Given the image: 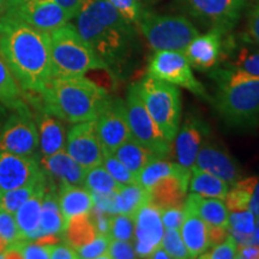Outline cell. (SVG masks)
I'll return each instance as SVG.
<instances>
[{"mask_svg": "<svg viewBox=\"0 0 259 259\" xmlns=\"http://www.w3.org/2000/svg\"><path fill=\"white\" fill-rule=\"evenodd\" d=\"M0 56L25 92L40 95L53 78L50 34L8 14L0 17Z\"/></svg>", "mask_w": 259, "mask_h": 259, "instance_id": "obj_1", "label": "cell"}, {"mask_svg": "<svg viewBox=\"0 0 259 259\" xmlns=\"http://www.w3.org/2000/svg\"><path fill=\"white\" fill-rule=\"evenodd\" d=\"M74 18L79 35L107 69L122 71L132 53L134 24L108 0H84Z\"/></svg>", "mask_w": 259, "mask_h": 259, "instance_id": "obj_2", "label": "cell"}, {"mask_svg": "<svg viewBox=\"0 0 259 259\" xmlns=\"http://www.w3.org/2000/svg\"><path fill=\"white\" fill-rule=\"evenodd\" d=\"M40 96L42 109L72 124L96 120L109 100L105 89L84 76L53 77Z\"/></svg>", "mask_w": 259, "mask_h": 259, "instance_id": "obj_3", "label": "cell"}, {"mask_svg": "<svg viewBox=\"0 0 259 259\" xmlns=\"http://www.w3.org/2000/svg\"><path fill=\"white\" fill-rule=\"evenodd\" d=\"M211 76L218 84L213 105L222 120L235 128L257 127L259 77L228 67L215 70Z\"/></svg>", "mask_w": 259, "mask_h": 259, "instance_id": "obj_4", "label": "cell"}, {"mask_svg": "<svg viewBox=\"0 0 259 259\" xmlns=\"http://www.w3.org/2000/svg\"><path fill=\"white\" fill-rule=\"evenodd\" d=\"M50 36L53 77L84 76L93 70H108L73 24H64Z\"/></svg>", "mask_w": 259, "mask_h": 259, "instance_id": "obj_5", "label": "cell"}, {"mask_svg": "<svg viewBox=\"0 0 259 259\" xmlns=\"http://www.w3.org/2000/svg\"><path fill=\"white\" fill-rule=\"evenodd\" d=\"M151 50L185 52L190 42L198 36L199 30L184 16L160 15L142 11L137 23Z\"/></svg>", "mask_w": 259, "mask_h": 259, "instance_id": "obj_6", "label": "cell"}, {"mask_svg": "<svg viewBox=\"0 0 259 259\" xmlns=\"http://www.w3.org/2000/svg\"><path fill=\"white\" fill-rule=\"evenodd\" d=\"M138 93L151 118L170 143L181 120V95L177 85L145 76L137 83Z\"/></svg>", "mask_w": 259, "mask_h": 259, "instance_id": "obj_7", "label": "cell"}, {"mask_svg": "<svg viewBox=\"0 0 259 259\" xmlns=\"http://www.w3.org/2000/svg\"><path fill=\"white\" fill-rule=\"evenodd\" d=\"M125 103L132 138L143 144L158 157H164L169 154L171 143L164 137L148 112L138 93L137 84L130 87Z\"/></svg>", "mask_w": 259, "mask_h": 259, "instance_id": "obj_8", "label": "cell"}, {"mask_svg": "<svg viewBox=\"0 0 259 259\" xmlns=\"http://www.w3.org/2000/svg\"><path fill=\"white\" fill-rule=\"evenodd\" d=\"M148 76L185 88L194 95L206 97L205 88L194 78L191 65L183 52L157 51L151 57Z\"/></svg>", "mask_w": 259, "mask_h": 259, "instance_id": "obj_9", "label": "cell"}, {"mask_svg": "<svg viewBox=\"0 0 259 259\" xmlns=\"http://www.w3.org/2000/svg\"><path fill=\"white\" fill-rule=\"evenodd\" d=\"M14 111L0 128V151L32 156L38 148L36 121L28 106Z\"/></svg>", "mask_w": 259, "mask_h": 259, "instance_id": "obj_10", "label": "cell"}, {"mask_svg": "<svg viewBox=\"0 0 259 259\" xmlns=\"http://www.w3.org/2000/svg\"><path fill=\"white\" fill-rule=\"evenodd\" d=\"M246 0H185L190 14L209 30L229 34L241 17Z\"/></svg>", "mask_w": 259, "mask_h": 259, "instance_id": "obj_11", "label": "cell"}, {"mask_svg": "<svg viewBox=\"0 0 259 259\" xmlns=\"http://www.w3.org/2000/svg\"><path fill=\"white\" fill-rule=\"evenodd\" d=\"M97 132L103 154H113L116 148L132 138L126 103L120 99H109L96 119Z\"/></svg>", "mask_w": 259, "mask_h": 259, "instance_id": "obj_12", "label": "cell"}, {"mask_svg": "<svg viewBox=\"0 0 259 259\" xmlns=\"http://www.w3.org/2000/svg\"><path fill=\"white\" fill-rule=\"evenodd\" d=\"M65 149L85 169L102 164L103 148L96 120L74 124L66 136Z\"/></svg>", "mask_w": 259, "mask_h": 259, "instance_id": "obj_13", "label": "cell"}, {"mask_svg": "<svg viewBox=\"0 0 259 259\" xmlns=\"http://www.w3.org/2000/svg\"><path fill=\"white\" fill-rule=\"evenodd\" d=\"M5 14L48 34L70 21L66 12L54 0H24L8 9Z\"/></svg>", "mask_w": 259, "mask_h": 259, "instance_id": "obj_14", "label": "cell"}, {"mask_svg": "<svg viewBox=\"0 0 259 259\" xmlns=\"http://www.w3.org/2000/svg\"><path fill=\"white\" fill-rule=\"evenodd\" d=\"M135 231L132 238L135 252L139 258H149L151 252L161 245L164 227L161 211L150 202L142 205L134 215Z\"/></svg>", "mask_w": 259, "mask_h": 259, "instance_id": "obj_15", "label": "cell"}, {"mask_svg": "<svg viewBox=\"0 0 259 259\" xmlns=\"http://www.w3.org/2000/svg\"><path fill=\"white\" fill-rule=\"evenodd\" d=\"M41 173L40 163L34 156L0 151V193L27 185Z\"/></svg>", "mask_w": 259, "mask_h": 259, "instance_id": "obj_16", "label": "cell"}, {"mask_svg": "<svg viewBox=\"0 0 259 259\" xmlns=\"http://www.w3.org/2000/svg\"><path fill=\"white\" fill-rule=\"evenodd\" d=\"M192 167L213 174L228 185H233L241 179V169L238 162L226 149L212 142H203Z\"/></svg>", "mask_w": 259, "mask_h": 259, "instance_id": "obj_17", "label": "cell"}, {"mask_svg": "<svg viewBox=\"0 0 259 259\" xmlns=\"http://www.w3.org/2000/svg\"><path fill=\"white\" fill-rule=\"evenodd\" d=\"M223 67L244 71L259 77V47L244 35L223 40L221 58Z\"/></svg>", "mask_w": 259, "mask_h": 259, "instance_id": "obj_18", "label": "cell"}, {"mask_svg": "<svg viewBox=\"0 0 259 259\" xmlns=\"http://www.w3.org/2000/svg\"><path fill=\"white\" fill-rule=\"evenodd\" d=\"M225 34L219 30H209L198 35L190 42L184 52L191 67L198 70H210L218 65L221 58Z\"/></svg>", "mask_w": 259, "mask_h": 259, "instance_id": "obj_19", "label": "cell"}, {"mask_svg": "<svg viewBox=\"0 0 259 259\" xmlns=\"http://www.w3.org/2000/svg\"><path fill=\"white\" fill-rule=\"evenodd\" d=\"M208 127L196 116H189L176 136V155L178 163L191 169L196 161Z\"/></svg>", "mask_w": 259, "mask_h": 259, "instance_id": "obj_20", "label": "cell"}, {"mask_svg": "<svg viewBox=\"0 0 259 259\" xmlns=\"http://www.w3.org/2000/svg\"><path fill=\"white\" fill-rule=\"evenodd\" d=\"M41 169L59 185L83 186L87 169L77 162L66 150H60L53 155L42 156L38 161Z\"/></svg>", "mask_w": 259, "mask_h": 259, "instance_id": "obj_21", "label": "cell"}, {"mask_svg": "<svg viewBox=\"0 0 259 259\" xmlns=\"http://www.w3.org/2000/svg\"><path fill=\"white\" fill-rule=\"evenodd\" d=\"M46 185L47 176L45 173L40 183H38L36 190L34 191V193L14 213L22 239H28V240H35L36 239L38 226H40L42 202H44Z\"/></svg>", "mask_w": 259, "mask_h": 259, "instance_id": "obj_22", "label": "cell"}, {"mask_svg": "<svg viewBox=\"0 0 259 259\" xmlns=\"http://www.w3.org/2000/svg\"><path fill=\"white\" fill-rule=\"evenodd\" d=\"M36 126L38 149L42 156H48L64 150L66 145V132L60 118L41 109L36 116Z\"/></svg>", "mask_w": 259, "mask_h": 259, "instance_id": "obj_23", "label": "cell"}, {"mask_svg": "<svg viewBox=\"0 0 259 259\" xmlns=\"http://www.w3.org/2000/svg\"><path fill=\"white\" fill-rule=\"evenodd\" d=\"M189 181L178 177H166L158 180L150 190V203L162 211L185 205Z\"/></svg>", "mask_w": 259, "mask_h": 259, "instance_id": "obj_24", "label": "cell"}, {"mask_svg": "<svg viewBox=\"0 0 259 259\" xmlns=\"http://www.w3.org/2000/svg\"><path fill=\"white\" fill-rule=\"evenodd\" d=\"M64 229L65 220L58 199V185L47 176V185L42 202L40 226H38L36 238L46 234L61 235Z\"/></svg>", "mask_w": 259, "mask_h": 259, "instance_id": "obj_25", "label": "cell"}, {"mask_svg": "<svg viewBox=\"0 0 259 259\" xmlns=\"http://www.w3.org/2000/svg\"><path fill=\"white\" fill-rule=\"evenodd\" d=\"M184 208L186 211L198 216L209 226L228 227L229 210L222 199L209 198L191 192L186 196Z\"/></svg>", "mask_w": 259, "mask_h": 259, "instance_id": "obj_26", "label": "cell"}, {"mask_svg": "<svg viewBox=\"0 0 259 259\" xmlns=\"http://www.w3.org/2000/svg\"><path fill=\"white\" fill-rule=\"evenodd\" d=\"M58 199L65 223L73 216L90 212L94 208L92 192L82 186L61 184L58 186Z\"/></svg>", "mask_w": 259, "mask_h": 259, "instance_id": "obj_27", "label": "cell"}, {"mask_svg": "<svg viewBox=\"0 0 259 259\" xmlns=\"http://www.w3.org/2000/svg\"><path fill=\"white\" fill-rule=\"evenodd\" d=\"M208 228V223L194 213L185 210V219L179 231L191 258H199L210 248Z\"/></svg>", "mask_w": 259, "mask_h": 259, "instance_id": "obj_28", "label": "cell"}, {"mask_svg": "<svg viewBox=\"0 0 259 259\" xmlns=\"http://www.w3.org/2000/svg\"><path fill=\"white\" fill-rule=\"evenodd\" d=\"M171 176L190 180L191 169L181 166L178 162L174 163V162L163 160V157H155L154 160L145 164L143 169L139 171L137 177H136V180H137L139 185L150 191L151 187L158 180H161L162 178Z\"/></svg>", "mask_w": 259, "mask_h": 259, "instance_id": "obj_29", "label": "cell"}, {"mask_svg": "<svg viewBox=\"0 0 259 259\" xmlns=\"http://www.w3.org/2000/svg\"><path fill=\"white\" fill-rule=\"evenodd\" d=\"M64 238L74 250L92 242L100 234L92 213H82L67 220L65 223Z\"/></svg>", "mask_w": 259, "mask_h": 259, "instance_id": "obj_30", "label": "cell"}, {"mask_svg": "<svg viewBox=\"0 0 259 259\" xmlns=\"http://www.w3.org/2000/svg\"><path fill=\"white\" fill-rule=\"evenodd\" d=\"M189 189L190 192L192 193L223 200L228 193L229 185L225 180L220 179L211 173L192 167L191 168Z\"/></svg>", "mask_w": 259, "mask_h": 259, "instance_id": "obj_31", "label": "cell"}, {"mask_svg": "<svg viewBox=\"0 0 259 259\" xmlns=\"http://www.w3.org/2000/svg\"><path fill=\"white\" fill-rule=\"evenodd\" d=\"M113 155L119 161H121L135 177H137V174L143 169L145 164L154 160L155 157H158L135 138H130L120 147L116 148Z\"/></svg>", "mask_w": 259, "mask_h": 259, "instance_id": "obj_32", "label": "cell"}, {"mask_svg": "<svg viewBox=\"0 0 259 259\" xmlns=\"http://www.w3.org/2000/svg\"><path fill=\"white\" fill-rule=\"evenodd\" d=\"M115 198L119 212L134 216L142 205L150 202V191L138 183L121 185L115 191Z\"/></svg>", "mask_w": 259, "mask_h": 259, "instance_id": "obj_33", "label": "cell"}, {"mask_svg": "<svg viewBox=\"0 0 259 259\" xmlns=\"http://www.w3.org/2000/svg\"><path fill=\"white\" fill-rule=\"evenodd\" d=\"M0 103L12 109L27 106L22 99L21 85L16 80L2 56H0Z\"/></svg>", "mask_w": 259, "mask_h": 259, "instance_id": "obj_34", "label": "cell"}, {"mask_svg": "<svg viewBox=\"0 0 259 259\" xmlns=\"http://www.w3.org/2000/svg\"><path fill=\"white\" fill-rule=\"evenodd\" d=\"M83 186L90 192L109 193L114 192L121 185L108 173V170L102 164H99V166L87 169Z\"/></svg>", "mask_w": 259, "mask_h": 259, "instance_id": "obj_35", "label": "cell"}, {"mask_svg": "<svg viewBox=\"0 0 259 259\" xmlns=\"http://www.w3.org/2000/svg\"><path fill=\"white\" fill-rule=\"evenodd\" d=\"M44 174V170H42L41 176L38 177L36 180L31 181V183H29L24 186L17 187V189L0 193V205H2V209H4L6 211L11 213H15L17 211V210L22 206V204H23L25 200L34 193V191L36 190L38 183H40Z\"/></svg>", "mask_w": 259, "mask_h": 259, "instance_id": "obj_36", "label": "cell"}, {"mask_svg": "<svg viewBox=\"0 0 259 259\" xmlns=\"http://www.w3.org/2000/svg\"><path fill=\"white\" fill-rule=\"evenodd\" d=\"M134 231V216L122 212L111 215V221H109V238L118 239V240L132 241Z\"/></svg>", "mask_w": 259, "mask_h": 259, "instance_id": "obj_37", "label": "cell"}, {"mask_svg": "<svg viewBox=\"0 0 259 259\" xmlns=\"http://www.w3.org/2000/svg\"><path fill=\"white\" fill-rule=\"evenodd\" d=\"M255 225H257V218L250 210L229 212L228 229L231 233L251 235L254 231Z\"/></svg>", "mask_w": 259, "mask_h": 259, "instance_id": "obj_38", "label": "cell"}, {"mask_svg": "<svg viewBox=\"0 0 259 259\" xmlns=\"http://www.w3.org/2000/svg\"><path fill=\"white\" fill-rule=\"evenodd\" d=\"M161 246L170 254L171 258H191L189 251L184 244L183 238H181L179 229L167 228L163 233V236H162Z\"/></svg>", "mask_w": 259, "mask_h": 259, "instance_id": "obj_39", "label": "cell"}, {"mask_svg": "<svg viewBox=\"0 0 259 259\" xmlns=\"http://www.w3.org/2000/svg\"><path fill=\"white\" fill-rule=\"evenodd\" d=\"M102 166L108 170V173L118 181L120 185L137 183L136 177L130 171L121 161H119L113 154H103Z\"/></svg>", "mask_w": 259, "mask_h": 259, "instance_id": "obj_40", "label": "cell"}, {"mask_svg": "<svg viewBox=\"0 0 259 259\" xmlns=\"http://www.w3.org/2000/svg\"><path fill=\"white\" fill-rule=\"evenodd\" d=\"M109 238L108 235L99 234L96 239H94L92 242L77 248V254L78 258L84 259H95V258H107V251L109 246Z\"/></svg>", "mask_w": 259, "mask_h": 259, "instance_id": "obj_41", "label": "cell"}, {"mask_svg": "<svg viewBox=\"0 0 259 259\" xmlns=\"http://www.w3.org/2000/svg\"><path fill=\"white\" fill-rule=\"evenodd\" d=\"M236 248H238V242L232 234L221 244L212 246L211 250H206L199 258L205 259H232L235 258Z\"/></svg>", "mask_w": 259, "mask_h": 259, "instance_id": "obj_42", "label": "cell"}, {"mask_svg": "<svg viewBox=\"0 0 259 259\" xmlns=\"http://www.w3.org/2000/svg\"><path fill=\"white\" fill-rule=\"evenodd\" d=\"M0 236L4 238L9 245L22 239L15 215L4 209H0Z\"/></svg>", "mask_w": 259, "mask_h": 259, "instance_id": "obj_43", "label": "cell"}, {"mask_svg": "<svg viewBox=\"0 0 259 259\" xmlns=\"http://www.w3.org/2000/svg\"><path fill=\"white\" fill-rule=\"evenodd\" d=\"M108 2L132 24L137 23L139 16L143 11L141 0H108Z\"/></svg>", "mask_w": 259, "mask_h": 259, "instance_id": "obj_44", "label": "cell"}, {"mask_svg": "<svg viewBox=\"0 0 259 259\" xmlns=\"http://www.w3.org/2000/svg\"><path fill=\"white\" fill-rule=\"evenodd\" d=\"M18 247L21 250L22 258L25 259H47L50 257V248L47 246L37 244L35 240L19 239L17 240Z\"/></svg>", "mask_w": 259, "mask_h": 259, "instance_id": "obj_45", "label": "cell"}, {"mask_svg": "<svg viewBox=\"0 0 259 259\" xmlns=\"http://www.w3.org/2000/svg\"><path fill=\"white\" fill-rule=\"evenodd\" d=\"M134 245L131 241L118 240V239H111L109 240L108 251H107V258L112 259H131L136 258Z\"/></svg>", "mask_w": 259, "mask_h": 259, "instance_id": "obj_46", "label": "cell"}, {"mask_svg": "<svg viewBox=\"0 0 259 259\" xmlns=\"http://www.w3.org/2000/svg\"><path fill=\"white\" fill-rule=\"evenodd\" d=\"M245 36L259 47V0H255L248 11Z\"/></svg>", "mask_w": 259, "mask_h": 259, "instance_id": "obj_47", "label": "cell"}, {"mask_svg": "<svg viewBox=\"0 0 259 259\" xmlns=\"http://www.w3.org/2000/svg\"><path fill=\"white\" fill-rule=\"evenodd\" d=\"M94 199V208L105 211L109 215H114L118 213V205H116L115 198V191L109 193H96L92 192Z\"/></svg>", "mask_w": 259, "mask_h": 259, "instance_id": "obj_48", "label": "cell"}, {"mask_svg": "<svg viewBox=\"0 0 259 259\" xmlns=\"http://www.w3.org/2000/svg\"><path fill=\"white\" fill-rule=\"evenodd\" d=\"M185 219V208H170L162 210L161 220L164 229H180Z\"/></svg>", "mask_w": 259, "mask_h": 259, "instance_id": "obj_49", "label": "cell"}, {"mask_svg": "<svg viewBox=\"0 0 259 259\" xmlns=\"http://www.w3.org/2000/svg\"><path fill=\"white\" fill-rule=\"evenodd\" d=\"M50 248V257L53 259H76L78 258L77 251L70 244L65 242H59V244L48 246Z\"/></svg>", "mask_w": 259, "mask_h": 259, "instance_id": "obj_50", "label": "cell"}, {"mask_svg": "<svg viewBox=\"0 0 259 259\" xmlns=\"http://www.w3.org/2000/svg\"><path fill=\"white\" fill-rule=\"evenodd\" d=\"M229 233L228 227H222V226H209L208 228V239H209V245L210 247L212 246L221 244L228 238Z\"/></svg>", "mask_w": 259, "mask_h": 259, "instance_id": "obj_51", "label": "cell"}, {"mask_svg": "<svg viewBox=\"0 0 259 259\" xmlns=\"http://www.w3.org/2000/svg\"><path fill=\"white\" fill-rule=\"evenodd\" d=\"M235 258H239V259H259V245H255V244L238 245Z\"/></svg>", "mask_w": 259, "mask_h": 259, "instance_id": "obj_52", "label": "cell"}, {"mask_svg": "<svg viewBox=\"0 0 259 259\" xmlns=\"http://www.w3.org/2000/svg\"><path fill=\"white\" fill-rule=\"evenodd\" d=\"M54 2L66 12L70 19H72L79 12L84 0H54Z\"/></svg>", "mask_w": 259, "mask_h": 259, "instance_id": "obj_53", "label": "cell"}, {"mask_svg": "<svg viewBox=\"0 0 259 259\" xmlns=\"http://www.w3.org/2000/svg\"><path fill=\"white\" fill-rule=\"evenodd\" d=\"M250 211L254 213V216L259 219V178L255 183L253 187V191H252L251 196V203H250Z\"/></svg>", "mask_w": 259, "mask_h": 259, "instance_id": "obj_54", "label": "cell"}, {"mask_svg": "<svg viewBox=\"0 0 259 259\" xmlns=\"http://www.w3.org/2000/svg\"><path fill=\"white\" fill-rule=\"evenodd\" d=\"M149 258H153V259H171L170 254L162 247L161 245H158L157 247H155V250L151 252Z\"/></svg>", "mask_w": 259, "mask_h": 259, "instance_id": "obj_55", "label": "cell"}, {"mask_svg": "<svg viewBox=\"0 0 259 259\" xmlns=\"http://www.w3.org/2000/svg\"><path fill=\"white\" fill-rule=\"evenodd\" d=\"M250 244L259 245V223L258 222H257V225H255V228H254L253 233L251 234Z\"/></svg>", "mask_w": 259, "mask_h": 259, "instance_id": "obj_56", "label": "cell"}, {"mask_svg": "<svg viewBox=\"0 0 259 259\" xmlns=\"http://www.w3.org/2000/svg\"><path fill=\"white\" fill-rule=\"evenodd\" d=\"M8 246H9L8 241H6L4 238H2V236H0V259H5L4 252L6 248H8Z\"/></svg>", "mask_w": 259, "mask_h": 259, "instance_id": "obj_57", "label": "cell"}, {"mask_svg": "<svg viewBox=\"0 0 259 259\" xmlns=\"http://www.w3.org/2000/svg\"><path fill=\"white\" fill-rule=\"evenodd\" d=\"M8 9H9L8 2H6V0H0V17L8 11Z\"/></svg>", "mask_w": 259, "mask_h": 259, "instance_id": "obj_58", "label": "cell"}, {"mask_svg": "<svg viewBox=\"0 0 259 259\" xmlns=\"http://www.w3.org/2000/svg\"><path fill=\"white\" fill-rule=\"evenodd\" d=\"M6 2H8V5H9V9H10V8H12V6L21 4V3H23L24 0H6Z\"/></svg>", "mask_w": 259, "mask_h": 259, "instance_id": "obj_59", "label": "cell"}, {"mask_svg": "<svg viewBox=\"0 0 259 259\" xmlns=\"http://www.w3.org/2000/svg\"><path fill=\"white\" fill-rule=\"evenodd\" d=\"M4 116H5V113L3 111L2 107H0V128H2L3 124H4Z\"/></svg>", "mask_w": 259, "mask_h": 259, "instance_id": "obj_60", "label": "cell"}, {"mask_svg": "<svg viewBox=\"0 0 259 259\" xmlns=\"http://www.w3.org/2000/svg\"><path fill=\"white\" fill-rule=\"evenodd\" d=\"M257 222H258V223H259V219H258V220H257Z\"/></svg>", "mask_w": 259, "mask_h": 259, "instance_id": "obj_61", "label": "cell"}, {"mask_svg": "<svg viewBox=\"0 0 259 259\" xmlns=\"http://www.w3.org/2000/svg\"><path fill=\"white\" fill-rule=\"evenodd\" d=\"M0 209H2V205H0Z\"/></svg>", "mask_w": 259, "mask_h": 259, "instance_id": "obj_62", "label": "cell"}]
</instances>
